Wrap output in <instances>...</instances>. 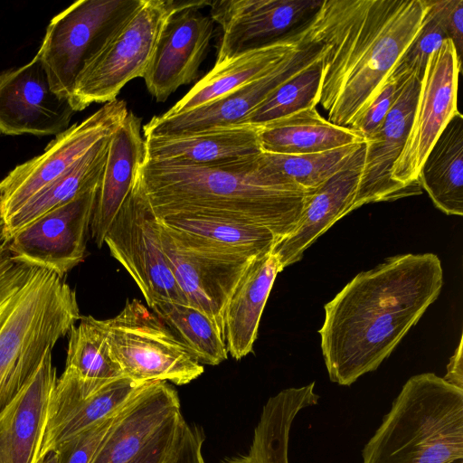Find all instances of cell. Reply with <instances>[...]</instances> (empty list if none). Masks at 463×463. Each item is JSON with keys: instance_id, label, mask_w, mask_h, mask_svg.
I'll return each mask as SVG.
<instances>
[{"instance_id": "cell-1", "label": "cell", "mask_w": 463, "mask_h": 463, "mask_svg": "<svg viewBox=\"0 0 463 463\" xmlns=\"http://www.w3.org/2000/svg\"><path fill=\"white\" fill-rule=\"evenodd\" d=\"M442 286L441 261L433 253L389 257L353 278L325 305L318 331L330 381L349 386L375 371Z\"/></svg>"}, {"instance_id": "cell-2", "label": "cell", "mask_w": 463, "mask_h": 463, "mask_svg": "<svg viewBox=\"0 0 463 463\" xmlns=\"http://www.w3.org/2000/svg\"><path fill=\"white\" fill-rule=\"evenodd\" d=\"M428 0H325L307 20L322 51L318 104L349 128L420 31Z\"/></svg>"}, {"instance_id": "cell-3", "label": "cell", "mask_w": 463, "mask_h": 463, "mask_svg": "<svg viewBox=\"0 0 463 463\" xmlns=\"http://www.w3.org/2000/svg\"><path fill=\"white\" fill-rule=\"evenodd\" d=\"M259 155L213 165L145 159L137 184L158 219L210 215L245 220L269 229L281 241L295 230L313 192L269 174Z\"/></svg>"}, {"instance_id": "cell-4", "label": "cell", "mask_w": 463, "mask_h": 463, "mask_svg": "<svg viewBox=\"0 0 463 463\" xmlns=\"http://www.w3.org/2000/svg\"><path fill=\"white\" fill-rule=\"evenodd\" d=\"M0 218V413L80 319L64 276L14 258Z\"/></svg>"}, {"instance_id": "cell-5", "label": "cell", "mask_w": 463, "mask_h": 463, "mask_svg": "<svg viewBox=\"0 0 463 463\" xmlns=\"http://www.w3.org/2000/svg\"><path fill=\"white\" fill-rule=\"evenodd\" d=\"M362 458V463L461 461L463 389L433 373L410 377Z\"/></svg>"}, {"instance_id": "cell-6", "label": "cell", "mask_w": 463, "mask_h": 463, "mask_svg": "<svg viewBox=\"0 0 463 463\" xmlns=\"http://www.w3.org/2000/svg\"><path fill=\"white\" fill-rule=\"evenodd\" d=\"M182 1L142 0L85 63L70 99L74 111L117 99L122 88L143 78L162 29Z\"/></svg>"}, {"instance_id": "cell-7", "label": "cell", "mask_w": 463, "mask_h": 463, "mask_svg": "<svg viewBox=\"0 0 463 463\" xmlns=\"http://www.w3.org/2000/svg\"><path fill=\"white\" fill-rule=\"evenodd\" d=\"M101 325L112 358L137 385L153 381L184 385L203 373V366L138 299H127L123 309Z\"/></svg>"}, {"instance_id": "cell-8", "label": "cell", "mask_w": 463, "mask_h": 463, "mask_svg": "<svg viewBox=\"0 0 463 463\" xmlns=\"http://www.w3.org/2000/svg\"><path fill=\"white\" fill-rule=\"evenodd\" d=\"M142 0H80L49 23L38 50L53 92L71 97L85 63Z\"/></svg>"}, {"instance_id": "cell-9", "label": "cell", "mask_w": 463, "mask_h": 463, "mask_svg": "<svg viewBox=\"0 0 463 463\" xmlns=\"http://www.w3.org/2000/svg\"><path fill=\"white\" fill-rule=\"evenodd\" d=\"M157 221L163 252L188 305L209 317L224 335L225 306L254 257Z\"/></svg>"}, {"instance_id": "cell-10", "label": "cell", "mask_w": 463, "mask_h": 463, "mask_svg": "<svg viewBox=\"0 0 463 463\" xmlns=\"http://www.w3.org/2000/svg\"><path fill=\"white\" fill-rule=\"evenodd\" d=\"M461 60L451 39H446L430 57L411 128L402 152L392 169V179L409 196L421 194L420 170L433 145L458 110Z\"/></svg>"}, {"instance_id": "cell-11", "label": "cell", "mask_w": 463, "mask_h": 463, "mask_svg": "<svg viewBox=\"0 0 463 463\" xmlns=\"http://www.w3.org/2000/svg\"><path fill=\"white\" fill-rule=\"evenodd\" d=\"M104 244L134 279L149 307L164 301L188 304L168 266L158 221L137 179L110 225Z\"/></svg>"}, {"instance_id": "cell-12", "label": "cell", "mask_w": 463, "mask_h": 463, "mask_svg": "<svg viewBox=\"0 0 463 463\" xmlns=\"http://www.w3.org/2000/svg\"><path fill=\"white\" fill-rule=\"evenodd\" d=\"M128 113L123 99L109 101L57 135L41 155L16 165L0 181V218H8L37 192L67 172L96 143L111 135Z\"/></svg>"}, {"instance_id": "cell-13", "label": "cell", "mask_w": 463, "mask_h": 463, "mask_svg": "<svg viewBox=\"0 0 463 463\" xmlns=\"http://www.w3.org/2000/svg\"><path fill=\"white\" fill-rule=\"evenodd\" d=\"M321 58V47L307 36L299 49L267 74L197 109L173 116H155L143 126V136H169L241 125L280 86Z\"/></svg>"}, {"instance_id": "cell-14", "label": "cell", "mask_w": 463, "mask_h": 463, "mask_svg": "<svg viewBox=\"0 0 463 463\" xmlns=\"http://www.w3.org/2000/svg\"><path fill=\"white\" fill-rule=\"evenodd\" d=\"M96 187L44 213L9 241L14 259L65 276L85 256Z\"/></svg>"}, {"instance_id": "cell-15", "label": "cell", "mask_w": 463, "mask_h": 463, "mask_svg": "<svg viewBox=\"0 0 463 463\" xmlns=\"http://www.w3.org/2000/svg\"><path fill=\"white\" fill-rule=\"evenodd\" d=\"M211 1H182L165 22L143 79L157 102L198 76L213 35V21L199 11Z\"/></svg>"}, {"instance_id": "cell-16", "label": "cell", "mask_w": 463, "mask_h": 463, "mask_svg": "<svg viewBox=\"0 0 463 463\" xmlns=\"http://www.w3.org/2000/svg\"><path fill=\"white\" fill-rule=\"evenodd\" d=\"M322 1L216 0L211 1V18L222 28L215 64L272 43L308 20Z\"/></svg>"}, {"instance_id": "cell-17", "label": "cell", "mask_w": 463, "mask_h": 463, "mask_svg": "<svg viewBox=\"0 0 463 463\" xmlns=\"http://www.w3.org/2000/svg\"><path fill=\"white\" fill-rule=\"evenodd\" d=\"M141 385L125 376L87 380L65 367L51 396L40 460L66 440L115 412Z\"/></svg>"}, {"instance_id": "cell-18", "label": "cell", "mask_w": 463, "mask_h": 463, "mask_svg": "<svg viewBox=\"0 0 463 463\" xmlns=\"http://www.w3.org/2000/svg\"><path fill=\"white\" fill-rule=\"evenodd\" d=\"M75 113L70 100L52 91L40 54L0 75V133L59 135Z\"/></svg>"}, {"instance_id": "cell-19", "label": "cell", "mask_w": 463, "mask_h": 463, "mask_svg": "<svg viewBox=\"0 0 463 463\" xmlns=\"http://www.w3.org/2000/svg\"><path fill=\"white\" fill-rule=\"evenodd\" d=\"M420 85V80L414 76L401 82L392 109L381 127L365 142L354 210L371 203L409 196L393 182L391 173L409 135Z\"/></svg>"}, {"instance_id": "cell-20", "label": "cell", "mask_w": 463, "mask_h": 463, "mask_svg": "<svg viewBox=\"0 0 463 463\" xmlns=\"http://www.w3.org/2000/svg\"><path fill=\"white\" fill-rule=\"evenodd\" d=\"M180 411L178 393L167 382L142 384L121 407L90 463H128Z\"/></svg>"}, {"instance_id": "cell-21", "label": "cell", "mask_w": 463, "mask_h": 463, "mask_svg": "<svg viewBox=\"0 0 463 463\" xmlns=\"http://www.w3.org/2000/svg\"><path fill=\"white\" fill-rule=\"evenodd\" d=\"M142 119L128 110L110 135L108 154L95 194L90 235L99 248L120 208L132 193L145 162Z\"/></svg>"}, {"instance_id": "cell-22", "label": "cell", "mask_w": 463, "mask_h": 463, "mask_svg": "<svg viewBox=\"0 0 463 463\" xmlns=\"http://www.w3.org/2000/svg\"><path fill=\"white\" fill-rule=\"evenodd\" d=\"M52 350L0 413V463H38L52 390L57 381Z\"/></svg>"}, {"instance_id": "cell-23", "label": "cell", "mask_w": 463, "mask_h": 463, "mask_svg": "<svg viewBox=\"0 0 463 463\" xmlns=\"http://www.w3.org/2000/svg\"><path fill=\"white\" fill-rule=\"evenodd\" d=\"M364 150L365 142L341 170L309 194L293 232L273 248L281 271L300 260L320 235L354 211Z\"/></svg>"}, {"instance_id": "cell-24", "label": "cell", "mask_w": 463, "mask_h": 463, "mask_svg": "<svg viewBox=\"0 0 463 463\" xmlns=\"http://www.w3.org/2000/svg\"><path fill=\"white\" fill-rule=\"evenodd\" d=\"M307 36L306 21L298 30L284 38L214 64L204 77L164 114L173 116L197 109L258 80L299 49L307 41Z\"/></svg>"}, {"instance_id": "cell-25", "label": "cell", "mask_w": 463, "mask_h": 463, "mask_svg": "<svg viewBox=\"0 0 463 463\" xmlns=\"http://www.w3.org/2000/svg\"><path fill=\"white\" fill-rule=\"evenodd\" d=\"M260 128L247 124L169 136H146V160L213 165L260 154Z\"/></svg>"}, {"instance_id": "cell-26", "label": "cell", "mask_w": 463, "mask_h": 463, "mask_svg": "<svg viewBox=\"0 0 463 463\" xmlns=\"http://www.w3.org/2000/svg\"><path fill=\"white\" fill-rule=\"evenodd\" d=\"M281 271L273 249L254 257L231 295L223 313L228 354L241 360L252 351L260 317Z\"/></svg>"}, {"instance_id": "cell-27", "label": "cell", "mask_w": 463, "mask_h": 463, "mask_svg": "<svg viewBox=\"0 0 463 463\" xmlns=\"http://www.w3.org/2000/svg\"><path fill=\"white\" fill-rule=\"evenodd\" d=\"M260 128L262 152L279 155L320 153L365 140L349 128L324 118L316 107L305 109Z\"/></svg>"}, {"instance_id": "cell-28", "label": "cell", "mask_w": 463, "mask_h": 463, "mask_svg": "<svg viewBox=\"0 0 463 463\" xmlns=\"http://www.w3.org/2000/svg\"><path fill=\"white\" fill-rule=\"evenodd\" d=\"M419 182L434 205L449 215H463V116L444 128L419 173Z\"/></svg>"}, {"instance_id": "cell-29", "label": "cell", "mask_w": 463, "mask_h": 463, "mask_svg": "<svg viewBox=\"0 0 463 463\" xmlns=\"http://www.w3.org/2000/svg\"><path fill=\"white\" fill-rule=\"evenodd\" d=\"M109 136L90 148L67 172L44 186L4 221V233L10 240L18 231L44 213L95 187L102 172Z\"/></svg>"}, {"instance_id": "cell-30", "label": "cell", "mask_w": 463, "mask_h": 463, "mask_svg": "<svg viewBox=\"0 0 463 463\" xmlns=\"http://www.w3.org/2000/svg\"><path fill=\"white\" fill-rule=\"evenodd\" d=\"M158 220L174 229L251 257L272 250L279 241L269 229L245 220L210 215H172Z\"/></svg>"}, {"instance_id": "cell-31", "label": "cell", "mask_w": 463, "mask_h": 463, "mask_svg": "<svg viewBox=\"0 0 463 463\" xmlns=\"http://www.w3.org/2000/svg\"><path fill=\"white\" fill-rule=\"evenodd\" d=\"M149 308L199 364L217 365L228 358L223 333L199 309L170 301L155 303Z\"/></svg>"}, {"instance_id": "cell-32", "label": "cell", "mask_w": 463, "mask_h": 463, "mask_svg": "<svg viewBox=\"0 0 463 463\" xmlns=\"http://www.w3.org/2000/svg\"><path fill=\"white\" fill-rule=\"evenodd\" d=\"M364 143L304 155L261 152L259 155V162L276 178L300 186L308 192H314L341 170Z\"/></svg>"}, {"instance_id": "cell-33", "label": "cell", "mask_w": 463, "mask_h": 463, "mask_svg": "<svg viewBox=\"0 0 463 463\" xmlns=\"http://www.w3.org/2000/svg\"><path fill=\"white\" fill-rule=\"evenodd\" d=\"M66 368L87 380H111L123 377L111 356L101 320L81 317L69 332Z\"/></svg>"}, {"instance_id": "cell-34", "label": "cell", "mask_w": 463, "mask_h": 463, "mask_svg": "<svg viewBox=\"0 0 463 463\" xmlns=\"http://www.w3.org/2000/svg\"><path fill=\"white\" fill-rule=\"evenodd\" d=\"M320 79L321 60L280 86L242 124L262 127L297 111L316 107L318 104Z\"/></svg>"}, {"instance_id": "cell-35", "label": "cell", "mask_w": 463, "mask_h": 463, "mask_svg": "<svg viewBox=\"0 0 463 463\" xmlns=\"http://www.w3.org/2000/svg\"><path fill=\"white\" fill-rule=\"evenodd\" d=\"M429 8L421 27L396 63L390 78L402 82L410 76L421 80L430 55L449 39L435 1L428 0Z\"/></svg>"}, {"instance_id": "cell-36", "label": "cell", "mask_w": 463, "mask_h": 463, "mask_svg": "<svg viewBox=\"0 0 463 463\" xmlns=\"http://www.w3.org/2000/svg\"><path fill=\"white\" fill-rule=\"evenodd\" d=\"M121 407L59 446L55 449L59 463H90L109 434Z\"/></svg>"}, {"instance_id": "cell-37", "label": "cell", "mask_w": 463, "mask_h": 463, "mask_svg": "<svg viewBox=\"0 0 463 463\" xmlns=\"http://www.w3.org/2000/svg\"><path fill=\"white\" fill-rule=\"evenodd\" d=\"M186 423L181 411L169 420L128 463H168Z\"/></svg>"}, {"instance_id": "cell-38", "label": "cell", "mask_w": 463, "mask_h": 463, "mask_svg": "<svg viewBox=\"0 0 463 463\" xmlns=\"http://www.w3.org/2000/svg\"><path fill=\"white\" fill-rule=\"evenodd\" d=\"M400 84L401 82L388 77L378 95L349 127L351 130L362 137L365 142L381 127L392 109L398 96Z\"/></svg>"}, {"instance_id": "cell-39", "label": "cell", "mask_w": 463, "mask_h": 463, "mask_svg": "<svg viewBox=\"0 0 463 463\" xmlns=\"http://www.w3.org/2000/svg\"><path fill=\"white\" fill-rule=\"evenodd\" d=\"M204 439V433L200 427L186 422L168 463H205L202 452Z\"/></svg>"}, {"instance_id": "cell-40", "label": "cell", "mask_w": 463, "mask_h": 463, "mask_svg": "<svg viewBox=\"0 0 463 463\" xmlns=\"http://www.w3.org/2000/svg\"><path fill=\"white\" fill-rule=\"evenodd\" d=\"M449 39H451L458 58L463 51V0L435 1Z\"/></svg>"}, {"instance_id": "cell-41", "label": "cell", "mask_w": 463, "mask_h": 463, "mask_svg": "<svg viewBox=\"0 0 463 463\" xmlns=\"http://www.w3.org/2000/svg\"><path fill=\"white\" fill-rule=\"evenodd\" d=\"M462 335L458 345L447 365V373L443 377L449 383L463 389V356Z\"/></svg>"}, {"instance_id": "cell-42", "label": "cell", "mask_w": 463, "mask_h": 463, "mask_svg": "<svg viewBox=\"0 0 463 463\" xmlns=\"http://www.w3.org/2000/svg\"><path fill=\"white\" fill-rule=\"evenodd\" d=\"M38 463H59L57 451L53 450L49 452Z\"/></svg>"}, {"instance_id": "cell-43", "label": "cell", "mask_w": 463, "mask_h": 463, "mask_svg": "<svg viewBox=\"0 0 463 463\" xmlns=\"http://www.w3.org/2000/svg\"><path fill=\"white\" fill-rule=\"evenodd\" d=\"M242 463H255V462H242Z\"/></svg>"}, {"instance_id": "cell-44", "label": "cell", "mask_w": 463, "mask_h": 463, "mask_svg": "<svg viewBox=\"0 0 463 463\" xmlns=\"http://www.w3.org/2000/svg\"><path fill=\"white\" fill-rule=\"evenodd\" d=\"M458 463H463L462 460L461 461H458Z\"/></svg>"}]
</instances>
